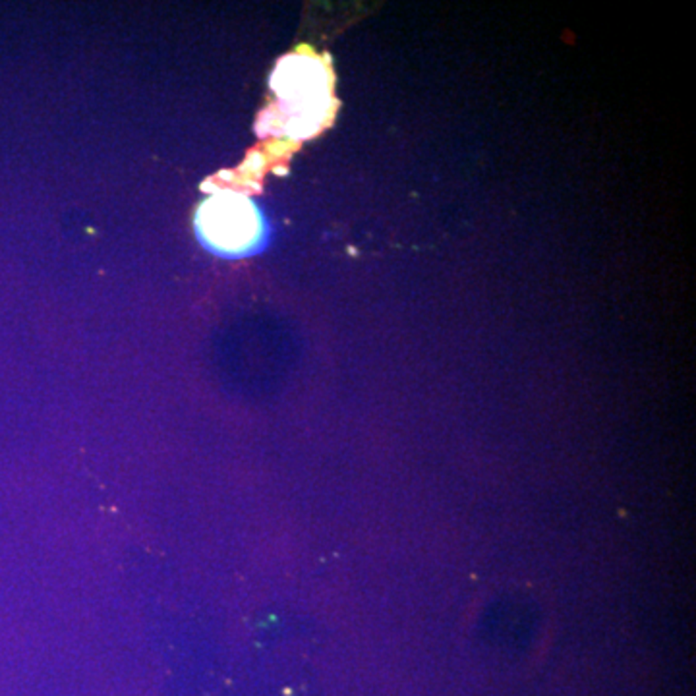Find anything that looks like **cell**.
Listing matches in <instances>:
<instances>
[{"instance_id":"cell-1","label":"cell","mask_w":696,"mask_h":696,"mask_svg":"<svg viewBox=\"0 0 696 696\" xmlns=\"http://www.w3.org/2000/svg\"><path fill=\"white\" fill-rule=\"evenodd\" d=\"M281 130L294 138L316 133L331 109L329 72L316 56L291 54L271 78Z\"/></svg>"},{"instance_id":"cell-2","label":"cell","mask_w":696,"mask_h":696,"mask_svg":"<svg viewBox=\"0 0 696 696\" xmlns=\"http://www.w3.org/2000/svg\"><path fill=\"white\" fill-rule=\"evenodd\" d=\"M199 236L211 250L226 256L250 252L261 236V217L240 193H215L196 217Z\"/></svg>"}]
</instances>
